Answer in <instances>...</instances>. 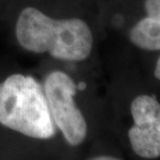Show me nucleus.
Listing matches in <instances>:
<instances>
[{
    "label": "nucleus",
    "mask_w": 160,
    "mask_h": 160,
    "mask_svg": "<svg viewBox=\"0 0 160 160\" xmlns=\"http://www.w3.org/2000/svg\"><path fill=\"white\" fill-rule=\"evenodd\" d=\"M16 37L24 50L35 54L49 53L56 59L79 62L89 57L93 35L81 19H53L32 6L20 12Z\"/></svg>",
    "instance_id": "nucleus-1"
},
{
    "label": "nucleus",
    "mask_w": 160,
    "mask_h": 160,
    "mask_svg": "<svg viewBox=\"0 0 160 160\" xmlns=\"http://www.w3.org/2000/svg\"><path fill=\"white\" fill-rule=\"evenodd\" d=\"M0 123L33 138L55 134L45 91L34 78L15 73L0 83Z\"/></svg>",
    "instance_id": "nucleus-2"
},
{
    "label": "nucleus",
    "mask_w": 160,
    "mask_h": 160,
    "mask_svg": "<svg viewBox=\"0 0 160 160\" xmlns=\"http://www.w3.org/2000/svg\"><path fill=\"white\" fill-rule=\"evenodd\" d=\"M77 85L67 73L52 71L46 78L43 91L54 124L68 144L78 146L87 135V123L74 102Z\"/></svg>",
    "instance_id": "nucleus-3"
},
{
    "label": "nucleus",
    "mask_w": 160,
    "mask_h": 160,
    "mask_svg": "<svg viewBox=\"0 0 160 160\" xmlns=\"http://www.w3.org/2000/svg\"><path fill=\"white\" fill-rule=\"evenodd\" d=\"M134 125L128 137L134 153L142 158L160 157V103L149 95H139L131 102Z\"/></svg>",
    "instance_id": "nucleus-4"
},
{
    "label": "nucleus",
    "mask_w": 160,
    "mask_h": 160,
    "mask_svg": "<svg viewBox=\"0 0 160 160\" xmlns=\"http://www.w3.org/2000/svg\"><path fill=\"white\" fill-rule=\"evenodd\" d=\"M147 17L130 31L131 42L142 50L160 51V0H146Z\"/></svg>",
    "instance_id": "nucleus-5"
},
{
    "label": "nucleus",
    "mask_w": 160,
    "mask_h": 160,
    "mask_svg": "<svg viewBox=\"0 0 160 160\" xmlns=\"http://www.w3.org/2000/svg\"><path fill=\"white\" fill-rule=\"evenodd\" d=\"M154 73H155V77L157 78L158 80H160V58H159L158 61H157V64H156Z\"/></svg>",
    "instance_id": "nucleus-6"
},
{
    "label": "nucleus",
    "mask_w": 160,
    "mask_h": 160,
    "mask_svg": "<svg viewBox=\"0 0 160 160\" xmlns=\"http://www.w3.org/2000/svg\"><path fill=\"white\" fill-rule=\"evenodd\" d=\"M91 160H121V159L116 158V157H111V156H100V157H96Z\"/></svg>",
    "instance_id": "nucleus-7"
},
{
    "label": "nucleus",
    "mask_w": 160,
    "mask_h": 160,
    "mask_svg": "<svg viewBox=\"0 0 160 160\" xmlns=\"http://www.w3.org/2000/svg\"><path fill=\"white\" fill-rule=\"evenodd\" d=\"M85 88H86V84H85V83H81L80 85H78V86H77L78 90H84Z\"/></svg>",
    "instance_id": "nucleus-8"
}]
</instances>
